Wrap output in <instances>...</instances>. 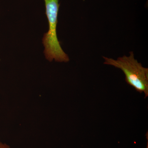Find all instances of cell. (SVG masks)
<instances>
[{
  "label": "cell",
  "mask_w": 148,
  "mask_h": 148,
  "mask_svg": "<svg viewBox=\"0 0 148 148\" xmlns=\"http://www.w3.org/2000/svg\"><path fill=\"white\" fill-rule=\"evenodd\" d=\"M104 64L114 66L121 70L125 75L127 84L140 93H144L145 98L148 96V69L143 67L142 64L135 58L133 51L129 55L123 56L117 59L103 56Z\"/></svg>",
  "instance_id": "cell-1"
},
{
  "label": "cell",
  "mask_w": 148,
  "mask_h": 148,
  "mask_svg": "<svg viewBox=\"0 0 148 148\" xmlns=\"http://www.w3.org/2000/svg\"><path fill=\"white\" fill-rule=\"evenodd\" d=\"M44 1L49 30L47 33L44 34L42 38V43L45 48L44 53L46 58L50 62L54 59L56 62L67 63L70 59L61 48L56 33L58 12L60 6L58 0Z\"/></svg>",
  "instance_id": "cell-2"
},
{
  "label": "cell",
  "mask_w": 148,
  "mask_h": 148,
  "mask_svg": "<svg viewBox=\"0 0 148 148\" xmlns=\"http://www.w3.org/2000/svg\"><path fill=\"white\" fill-rule=\"evenodd\" d=\"M0 148H10V147L7 144L2 143L0 140Z\"/></svg>",
  "instance_id": "cell-3"
}]
</instances>
